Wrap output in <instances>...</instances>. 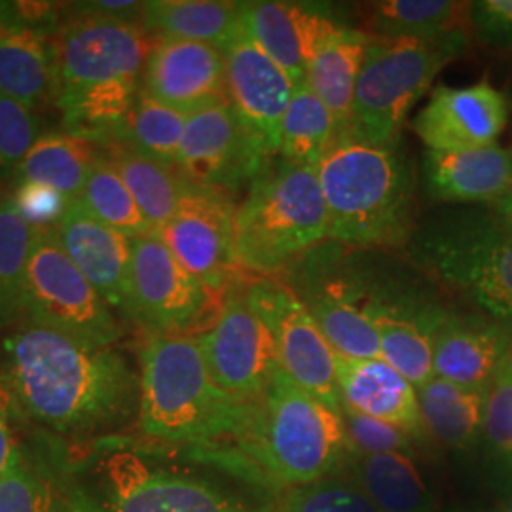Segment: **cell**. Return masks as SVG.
Returning <instances> with one entry per match:
<instances>
[{"label": "cell", "instance_id": "1", "mask_svg": "<svg viewBox=\"0 0 512 512\" xmlns=\"http://www.w3.org/2000/svg\"><path fill=\"white\" fill-rule=\"evenodd\" d=\"M0 368L25 421L84 442L116 435L139 412V370L114 346L19 323L0 342Z\"/></svg>", "mask_w": 512, "mask_h": 512}, {"label": "cell", "instance_id": "2", "mask_svg": "<svg viewBox=\"0 0 512 512\" xmlns=\"http://www.w3.org/2000/svg\"><path fill=\"white\" fill-rule=\"evenodd\" d=\"M73 461V494L92 512H274L234 484L226 448H181L109 435ZM247 480V478H245Z\"/></svg>", "mask_w": 512, "mask_h": 512}, {"label": "cell", "instance_id": "3", "mask_svg": "<svg viewBox=\"0 0 512 512\" xmlns=\"http://www.w3.org/2000/svg\"><path fill=\"white\" fill-rule=\"evenodd\" d=\"M55 107L63 131L107 145L120 139L143 86L152 42L141 23L80 14L54 38Z\"/></svg>", "mask_w": 512, "mask_h": 512}, {"label": "cell", "instance_id": "4", "mask_svg": "<svg viewBox=\"0 0 512 512\" xmlns=\"http://www.w3.org/2000/svg\"><path fill=\"white\" fill-rule=\"evenodd\" d=\"M249 401L215 384L198 336L148 334L139 353V412L143 437L165 446L230 448Z\"/></svg>", "mask_w": 512, "mask_h": 512}, {"label": "cell", "instance_id": "5", "mask_svg": "<svg viewBox=\"0 0 512 512\" xmlns=\"http://www.w3.org/2000/svg\"><path fill=\"white\" fill-rule=\"evenodd\" d=\"M329 239L344 247H404L416 232V175L397 147L342 135L317 164Z\"/></svg>", "mask_w": 512, "mask_h": 512}, {"label": "cell", "instance_id": "6", "mask_svg": "<svg viewBox=\"0 0 512 512\" xmlns=\"http://www.w3.org/2000/svg\"><path fill=\"white\" fill-rule=\"evenodd\" d=\"M232 450L256 476L289 488L336 475L353 454L342 412L294 384L281 366L268 389L247 403Z\"/></svg>", "mask_w": 512, "mask_h": 512}, {"label": "cell", "instance_id": "7", "mask_svg": "<svg viewBox=\"0 0 512 512\" xmlns=\"http://www.w3.org/2000/svg\"><path fill=\"white\" fill-rule=\"evenodd\" d=\"M234 241L239 270L255 277L287 272L329 241V217L317 167L275 158L236 207Z\"/></svg>", "mask_w": 512, "mask_h": 512}, {"label": "cell", "instance_id": "8", "mask_svg": "<svg viewBox=\"0 0 512 512\" xmlns=\"http://www.w3.org/2000/svg\"><path fill=\"white\" fill-rule=\"evenodd\" d=\"M412 260L512 332V230L495 213L452 211L423 222Z\"/></svg>", "mask_w": 512, "mask_h": 512}, {"label": "cell", "instance_id": "9", "mask_svg": "<svg viewBox=\"0 0 512 512\" xmlns=\"http://www.w3.org/2000/svg\"><path fill=\"white\" fill-rule=\"evenodd\" d=\"M467 48L469 35L442 40L372 37L357 82L349 137L374 147H397L412 107Z\"/></svg>", "mask_w": 512, "mask_h": 512}, {"label": "cell", "instance_id": "10", "mask_svg": "<svg viewBox=\"0 0 512 512\" xmlns=\"http://www.w3.org/2000/svg\"><path fill=\"white\" fill-rule=\"evenodd\" d=\"M325 243L287 270V283L338 357L382 359L380 340L368 313L374 275L340 255L338 243Z\"/></svg>", "mask_w": 512, "mask_h": 512}, {"label": "cell", "instance_id": "11", "mask_svg": "<svg viewBox=\"0 0 512 512\" xmlns=\"http://www.w3.org/2000/svg\"><path fill=\"white\" fill-rule=\"evenodd\" d=\"M23 308V323L57 330L97 346H114L124 336L112 308L65 253L55 228L35 230Z\"/></svg>", "mask_w": 512, "mask_h": 512}, {"label": "cell", "instance_id": "12", "mask_svg": "<svg viewBox=\"0 0 512 512\" xmlns=\"http://www.w3.org/2000/svg\"><path fill=\"white\" fill-rule=\"evenodd\" d=\"M219 296L207 291L156 232L131 239L122 313L148 334H190L211 327Z\"/></svg>", "mask_w": 512, "mask_h": 512}, {"label": "cell", "instance_id": "13", "mask_svg": "<svg viewBox=\"0 0 512 512\" xmlns=\"http://www.w3.org/2000/svg\"><path fill=\"white\" fill-rule=\"evenodd\" d=\"M245 298L272 332L283 372L321 403L342 412L336 353L291 285L279 275L255 277L245 285Z\"/></svg>", "mask_w": 512, "mask_h": 512}, {"label": "cell", "instance_id": "14", "mask_svg": "<svg viewBox=\"0 0 512 512\" xmlns=\"http://www.w3.org/2000/svg\"><path fill=\"white\" fill-rule=\"evenodd\" d=\"M236 207L230 194L188 183L177 211L156 232L184 268L219 298L243 275L234 241Z\"/></svg>", "mask_w": 512, "mask_h": 512}, {"label": "cell", "instance_id": "15", "mask_svg": "<svg viewBox=\"0 0 512 512\" xmlns=\"http://www.w3.org/2000/svg\"><path fill=\"white\" fill-rule=\"evenodd\" d=\"M220 391L236 401L258 399L279 368L272 332L245 298L241 281L230 287L209 329L196 334Z\"/></svg>", "mask_w": 512, "mask_h": 512}, {"label": "cell", "instance_id": "16", "mask_svg": "<svg viewBox=\"0 0 512 512\" xmlns=\"http://www.w3.org/2000/svg\"><path fill=\"white\" fill-rule=\"evenodd\" d=\"M268 164L230 101L188 114L175 165L184 181L232 194Z\"/></svg>", "mask_w": 512, "mask_h": 512}, {"label": "cell", "instance_id": "17", "mask_svg": "<svg viewBox=\"0 0 512 512\" xmlns=\"http://www.w3.org/2000/svg\"><path fill=\"white\" fill-rule=\"evenodd\" d=\"M370 319L382 359L420 389L435 378L433 355L448 310L439 300L397 281L374 277Z\"/></svg>", "mask_w": 512, "mask_h": 512}, {"label": "cell", "instance_id": "18", "mask_svg": "<svg viewBox=\"0 0 512 512\" xmlns=\"http://www.w3.org/2000/svg\"><path fill=\"white\" fill-rule=\"evenodd\" d=\"M228 101L262 154H279L281 126L296 86L270 55L260 50L243 27L224 48Z\"/></svg>", "mask_w": 512, "mask_h": 512}, {"label": "cell", "instance_id": "19", "mask_svg": "<svg viewBox=\"0 0 512 512\" xmlns=\"http://www.w3.org/2000/svg\"><path fill=\"white\" fill-rule=\"evenodd\" d=\"M241 27L293 80L306 82L311 61L344 23L330 18L321 6L289 0L241 2Z\"/></svg>", "mask_w": 512, "mask_h": 512}, {"label": "cell", "instance_id": "20", "mask_svg": "<svg viewBox=\"0 0 512 512\" xmlns=\"http://www.w3.org/2000/svg\"><path fill=\"white\" fill-rule=\"evenodd\" d=\"M141 90L184 114L226 103L224 54L213 44L156 38L148 52Z\"/></svg>", "mask_w": 512, "mask_h": 512}, {"label": "cell", "instance_id": "21", "mask_svg": "<svg viewBox=\"0 0 512 512\" xmlns=\"http://www.w3.org/2000/svg\"><path fill=\"white\" fill-rule=\"evenodd\" d=\"M509 124L505 95L492 84L465 88L439 86L414 120V131L427 150L494 147Z\"/></svg>", "mask_w": 512, "mask_h": 512}, {"label": "cell", "instance_id": "22", "mask_svg": "<svg viewBox=\"0 0 512 512\" xmlns=\"http://www.w3.org/2000/svg\"><path fill=\"white\" fill-rule=\"evenodd\" d=\"M511 357V330L488 315L448 311L435 342L433 372L446 382L486 391Z\"/></svg>", "mask_w": 512, "mask_h": 512}, {"label": "cell", "instance_id": "23", "mask_svg": "<svg viewBox=\"0 0 512 512\" xmlns=\"http://www.w3.org/2000/svg\"><path fill=\"white\" fill-rule=\"evenodd\" d=\"M421 179L435 202L495 203L512 188V148L427 150Z\"/></svg>", "mask_w": 512, "mask_h": 512}, {"label": "cell", "instance_id": "24", "mask_svg": "<svg viewBox=\"0 0 512 512\" xmlns=\"http://www.w3.org/2000/svg\"><path fill=\"white\" fill-rule=\"evenodd\" d=\"M336 378L342 408L397 425L412 439H421L427 433L416 385L384 359L336 355Z\"/></svg>", "mask_w": 512, "mask_h": 512}, {"label": "cell", "instance_id": "25", "mask_svg": "<svg viewBox=\"0 0 512 512\" xmlns=\"http://www.w3.org/2000/svg\"><path fill=\"white\" fill-rule=\"evenodd\" d=\"M65 253L112 310L122 311L128 281L131 238L95 219L73 202L55 228Z\"/></svg>", "mask_w": 512, "mask_h": 512}, {"label": "cell", "instance_id": "26", "mask_svg": "<svg viewBox=\"0 0 512 512\" xmlns=\"http://www.w3.org/2000/svg\"><path fill=\"white\" fill-rule=\"evenodd\" d=\"M372 35L342 27L315 55L306 74V86L315 93L336 120L338 137L348 135L357 82Z\"/></svg>", "mask_w": 512, "mask_h": 512}, {"label": "cell", "instance_id": "27", "mask_svg": "<svg viewBox=\"0 0 512 512\" xmlns=\"http://www.w3.org/2000/svg\"><path fill=\"white\" fill-rule=\"evenodd\" d=\"M103 156V147L88 139L65 131L42 133L23 158L12 184H44L73 203L80 198L93 167Z\"/></svg>", "mask_w": 512, "mask_h": 512}, {"label": "cell", "instance_id": "28", "mask_svg": "<svg viewBox=\"0 0 512 512\" xmlns=\"http://www.w3.org/2000/svg\"><path fill=\"white\" fill-rule=\"evenodd\" d=\"M141 27L156 38L203 42L222 50L241 29V2L150 0L143 2Z\"/></svg>", "mask_w": 512, "mask_h": 512}, {"label": "cell", "instance_id": "29", "mask_svg": "<svg viewBox=\"0 0 512 512\" xmlns=\"http://www.w3.org/2000/svg\"><path fill=\"white\" fill-rule=\"evenodd\" d=\"M54 40L21 29L0 38V93L38 112L55 103Z\"/></svg>", "mask_w": 512, "mask_h": 512}, {"label": "cell", "instance_id": "30", "mask_svg": "<svg viewBox=\"0 0 512 512\" xmlns=\"http://www.w3.org/2000/svg\"><path fill=\"white\" fill-rule=\"evenodd\" d=\"M471 2L454 0H378L366 8L368 35L382 38L471 37Z\"/></svg>", "mask_w": 512, "mask_h": 512}, {"label": "cell", "instance_id": "31", "mask_svg": "<svg viewBox=\"0 0 512 512\" xmlns=\"http://www.w3.org/2000/svg\"><path fill=\"white\" fill-rule=\"evenodd\" d=\"M101 147L105 160L118 171L148 224L158 232L177 211L188 181L175 167L160 164L124 143L114 141Z\"/></svg>", "mask_w": 512, "mask_h": 512}, {"label": "cell", "instance_id": "32", "mask_svg": "<svg viewBox=\"0 0 512 512\" xmlns=\"http://www.w3.org/2000/svg\"><path fill=\"white\" fill-rule=\"evenodd\" d=\"M353 480L382 512H429L433 495L408 452L353 459Z\"/></svg>", "mask_w": 512, "mask_h": 512}, {"label": "cell", "instance_id": "33", "mask_svg": "<svg viewBox=\"0 0 512 512\" xmlns=\"http://www.w3.org/2000/svg\"><path fill=\"white\" fill-rule=\"evenodd\" d=\"M418 397L425 429L444 446L465 450L482 435L486 391L433 378Z\"/></svg>", "mask_w": 512, "mask_h": 512}, {"label": "cell", "instance_id": "34", "mask_svg": "<svg viewBox=\"0 0 512 512\" xmlns=\"http://www.w3.org/2000/svg\"><path fill=\"white\" fill-rule=\"evenodd\" d=\"M336 139L338 126L325 103L306 84L298 86L283 118L277 158L317 167Z\"/></svg>", "mask_w": 512, "mask_h": 512}, {"label": "cell", "instance_id": "35", "mask_svg": "<svg viewBox=\"0 0 512 512\" xmlns=\"http://www.w3.org/2000/svg\"><path fill=\"white\" fill-rule=\"evenodd\" d=\"M33 239L35 228L4 194L0 198V334L23 323L25 275Z\"/></svg>", "mask_w": 512, "mask_h": 512}, {"label": "cell", "instance_id": "36", "mask_svg": "<svg viewBox=\"0 0 512 512\" xmlns=\"http://www.w3.org/2000/svg\"><path fill=\"white\" fill-rule=\"evenodd\" d=\"M186 120L188 114L167 107L141 90L126 129L116 143H124L160 164L175 167Z\"/></svg>", "mask_w": 512, "mask_h": 512}, {"label": "cell", "instance_id": "37", "mask_svg": "<svg viewBox=\"0 0 512 512\" xmlns=\"http://www.w3.org/2000/svg\"><path fill=\"white\" fill-rule=\"evenodd\" d=\"M76 202L82 203V207L88 209L95 219L128 238L154 232L135 198L131 196L128 186L118 171L105 160V156L93 167L90 179Z\"/></svg>", "mask_w": 512, "mask_h": 512}, {"label": "cell", "instance_id": "38", "mask_svg": "<svg viewBox=\"0 0 512 512\" xmlns=\"http://www.w3.org/2000/svg\"><path fill=\"white\" fill-rule=\"evenodd\" d=\"M274 512H382L355 480L330 475L310 484L293 486Z\"/></svg>", "mask_w": 512, "mask_h": 512}, {"label": "cell", "instance_id": "39", "mask_svg": "<svg viewBox=\"0 0 512 512\" xmlns=\"http://www.w3.org/2000/svg\"><path fill=\"white\" fill-rule=\"evenodd\" d=\"M35 110L0 93V183H10L27 152L42 135Z\"/></svg>", "mask_w": 512, "mask_h": 512}, {"label": "cell", "instance_id": "40", "mask_svg": "<svg viewBox=\"0 0 512 512\" xmlns=\"http://www.w3.org/2000/svg\"><path fill=\"white\" fill-rule=\"evenodd\" d=\"M0 512H54V490L27 458L0 475Z\"/></svg>", "mask_w": 512, "mask_h": 512}, {"label": "cell", "instance_id": "41", "mask_svg": "<svg viewBox=\"0 0 512 512\" xmlns=\"http://www.w3.org/2000/svg\"><path fill=\"white\" fill-rule=\"evenodd\" d=\"M482 435L495 454L512 458V357L486 389Z\"/></svg>", "mask_w": 512, "mask_h": 512}, {"label": "cell", "instance_id": "42", "mask_svg": "<svg viewBox=\"0 0 512 512\" xmlns=\"http://www.w3.org/2000/svg\"><path fill=\"white\" fill-rule=\"evenodd\" d=\"M342 418H344L353 456L408 452L414 440L397 425L368 418L349 408H342Z\"/></svg>", "mask_w": 512, "mask_h": 512}, {"label": "cell", "instance_id": "43", "mask_svg": "<svg viewBox=\"0 0 512 512\" xmlns=\"http://www.w3.org/2000/svg\"><path fill=\"white\" fill-rule=\"evenodd\" d=\"M19 215L35 230L57 228L71 202L52 188L37 183L14 184L10 194Z\"/></svg>", "mask_w": 512, "mask_h": 512}, {"label": "cell", "instance_id": "44", "mask_svg": "<svg viewBox=\"0 0 512 512\" xmlns=\"http://www.w3.org/2000/svg\"><path fill=\"white\" fill-rule=\"evenodd\" d=\"M471 35L490 50L512 48V0H476L469 6Z\"/></svg>", "mask_w": 512, "mask_h": 512}, {"label": "cell", "instance_id": "45", "mask_svg": "<svg viewBox=\"0 0 512 512\" xmlns=\"http://www.w3.org/2000/svg\"><path fill=\"white\" fill-rule=\"evenodd\" d=\"M71 8L80 14H93V16L128 21V23H135L143 18V2H133V0L74 2L71 4Z\"/></svg>", "mask_w": 512, "mask_h": 512}, {"label": "cell", "instance_id": "46", "mask_svg": "<svg viewBox=\"0 0 512 512\" xmlns=\"http://www.w3.org/2000/svg\"><path fill=\"white\" fill-rule=\"evenodd\" d=\"M21 454L23 452L16 442L12 427L0 420V475H4L21 458Z\"/></svg>", "mask_w": 512, "mask_h": 512}, {"label": "cell", "instance_id": "47", "mask_svg": "<svg viewBox=\"0 0 512 512\" xmlns=\"http://www.w3.org/2000/svg\"><path fill=\"white\" fill-rule=\"evenodd\" d=\"M0 420L6 421L10 427L25 421L21 410L18 408V404H16L14 395H12L10 387H8V382H6L4 374H2V368H0Z\"/></svg>", "mask_w": 512, "mask_h": 512}, {"label": "cell", "instance_id": "48", "mask_svg": "<svg viewBox=\"0 0 512 512\" xmlns=\"http://www.w3.org/2000/svg\"><path fill=\"white\" fill-rule=\"evenodd\" d=\"M19 23L18 8L16 2L10 0H0V38L8 37L16 31H21Z\"/></svg>", "mask_w": 512, "mask_h": 512}, {"label": "cell", "instance_id": "49", "mask_svg": "<svg viewBox=\"0 0 512 512\" xmlns=\"http://www.w3.org/2000/svg\"><path fill=\"white\" fill-rule=\"evenodd\" d=\"M492 211L512 230V188L505 196L492 203Z\"/></svg>", "mask_w": 512, "mask_h": 512}, {"label": "cell", "instance_id": "50", "mask_svg": "<svg viewBox=\"0 0 512 512\" xmlns=\"http://www.w3.org/2000/svg\"><path fill=\"white\" fill-rule=\"evenodd\" d=\"M67 512H92L88 507H86V503L78 497L76 494H71V501H69V507H67Z\"/></svg>", "mask_w": 512, "mask_h": 512}, {"label": "cell", "instance_id": "51", "mask_svg": "<svg viewBox=\"0 0 512 512\" xmlns=\"http://www.w3.org/2000/svg\"><path fill=\"white\" fill-rule=\"evenodd\" d=\"M2 196H4V194H2V192H0V198H2Z\"/></svg>", "mask_w": 512, "mask_h": 512}, {"label": "cell", "instance_id": "52", "mask_svg": "<svg viewBox=\"0 0 512 512\" xmlns=\"http://www.w3.org/2000/svg\"><path fill=\"white\" fill-rule=\"evenodd\" d=\"M507 512H512V507H511V509H509V511H507Z\"/></svg>", "mask_w": 512, "mask_h": 512}]
</instances>
